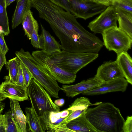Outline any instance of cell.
<instances>
[{"label": "cell", "mask_w": 132, "mask_h": 132, "mask_svg": "<svg viewBox=\"0 0 132 132\" xmlns=\"http://www.w3.org/2000/svg\"><path fill=\"white\" fill-rule=\"evenodd\" d=\"M76 18L56 5L49 9L43 18L59 39L62 50L98 53L104 46L103 42L85 29Z\"/></svg>", "instance_id": "obj_1"}, {"label": "cell", "mask_w": 132, "mask_h": 132, "mask_svg": "<svg viewBox=\"0 0 132 132\" xmlns=\"http://www.w3.org/2000/svg\"><path fill=\"white\" fill-rule=\"evenodd\" d=\"M85 115L97 132H123L125 120L120 110L109 102H101L88 108Z\"/></svg>", "instance_id": "obj_2"}, {"label": "cell", "mask_w": 132, "mask_h": 132, "mask_svg": "<svg viewBox=\"0 0 132 132\" xmlns=\"http://www.w3.org/2000/svg\"><path fill=\"white\" fill-rule=\"evenodd\" d=\"M15 54L30 71L32 78L40 84L51 96L59 98V93L61 87L49 71L29 52L25 51L23 48L16 52Z\"/></svg>", "instance_id": "obj_3"}, {"label": "cell", "mask_w": 132, "mask_h": 132, "mask_svg": "<svg viewBox=\"0 0 132 132\" xmlns=\"http://www.w3.org/2000/svg\"><path fill=\"white\" fill-rule=\"evenodd\" d=\"M98 56V53L72 52L62 50L50 56L60 68L76 74L82 68L96 59Z\"/></svg>", "instance_id": "obj_4"}, {"label": "cell", "mask_w": 132, "mask_h": 132, "mask_svg": "<svg viewBox=\"0 0 132 132\" xmlns=\"http://www.w3.org/2000/svg\"><path fill=\"white\" fill-rule=\"evenodd\" d=\"M27 94L36 112L39 116L50 115L51 112L59 111L60 108L53 101L44 87L32 78L27 88Z\"/></svg>", "instance_id": "obj_5"}, {"label": "cell", "mask_w": 132, "mask_h": 132, "mask_svg": "<svg viewBox=\"0 0 132 132\" xmlns=\"http://www.w3.org/2000/svg\"><path fill=\"white\" fill-rule=\"evenodd\" d=\"M102 34L104 45L117 55L123 52H127L131 48L132 38L117 26L105 30Z\"/></svg>", "instance_id": "obj_6"}, {"label": "cell", "mask_w": 132, "mask_h": 132, "mask_svg": "<svg viewBox=\"0 0 132 132\" xmlns=\"http://www.w3.org/2000/svg\"><path fill=\"white\" fill-rule=\"evenodd\" d=\"M31 55L38 62L47 69L59 82L69 84L75 81L76 74L60 68L54 62L50 55L42 50L33 51Z\"/></svg>", "instance_id": "obj_7"}, {"label": "cell", "mask_w": 132, "mask_h": 132, "mask_svg": "<svg viewBox=\"0 0 132 132\" xmlns=\"http://www.w3.org/2000/svg\"><path fill=\"white\" fill-rule=\"evenodd\" d=\"M70 12L76 18L86 20L100 14L106 6L96 2L87 0H68Z\"/></svg>", "instance_id": "obj_8"}, {"label": "cell", "mask_w": 132, "mask_h": 132, "mask_svg": "<svg viewBox=\"0 0 132 132\" xmlns=\"http://www.w3.org/2000/svg\"><path fill=\"white\" fill-rule=\"evenodd\" d=\"M118 13L116 8L110 5L97 17L90 22L88 27L95 34H102L105 30L117 26Z\"/></svg>", "instance_id": "obj_9"}, {"label": "cell", "mask_w": 132, "mask_h": 132, "mask_svg": "<svg viewBox=\"0 0 132 132\" xmlns=\"http://www.w3.org/2000/svg\"><path fill=\"white\" fill-rule=\"evenodd\" d=\"M27 88L11 82L6 76L5 81L0 85V102L7 98L18 101L28 100Z\"/></svg>", "instance_id": "obj_10"}, {"label": "cell", "mask_w": 132, "mask_h": 132, "mask_svg": "<svg viewBox=\"0 0 132 132\" xmlns=\"http://www.w3.org/2000/svg\"><path fill=\"white\" fill-rule=\"evenodd\" d=\"M123 77V73L116 61L104 62L98 68L95 76L102 84Z\"/></svg>", "instance_id": "obj_11"}, {"label": "cell", "mask_w": 132, "mask_h": 132, "mask_svg": "<svg viewBox=\"0 0 132 132\" xmlns=\"http://www.w3.org/2000/svg\"><path fill=\"white\" fill-rule=\"evenodd\" d=\"M31 107H26L25 110L27 123L29 130L32 132H45L50 123V115L39 116L33 104L31 103Z\"/></svg>", "instance_id": "obj_12"}, {"label": "cell", "mask_w": 132, "mask_h": 132, "mask_svg": "<svg viewBox=\"0 0 132 132\" xmlns=\"http://www.w3.org/2000/svg\"><path fill=\"white\" fill-rule=\"evenodd\" d=\"M102 83L95 77L84 80L75 84L63 85L61 87L68 97H73L85 92L101 86Z\"/></svg>", "instance_id": "obj_13"}, {"label": "cell", "mask_w": 132, "mask_h": 132, "mask_svg": "<svg viewBox=\"0 0 132 132\" xmlns=\"http://www.w3.org/2000/svg\"><path fill=\"white\" fill-rule=\"evenodd\" d=\"M128 83L123 77L105 83L97 88L82 93L84 95H94L103 94L109 92L121 91L126 90Z\"/></svg>", "instance_id": "obj_14"}, {"label": "cell", "mask_w": 132, "mask_h": 132, "mask_svg": "<svg viewBox=\"0 0 132 132\" xmlns=\"http://www.w3.org/2000/svg\"><path fill=\"white\" fill-rule=\"evenodd\" d=\"M85 112L67 124V127L73 132H97L85 117Z\"/></svg>", "instance_id": "obj_15"}, {"label": "cell", "mask_w": 132, "mask_h": 132, "mask_svg": "<svg viewBox=\"0 0 132 132\" xmlns=\"http://www.w3.org/2000/svg\"><path fill=\"white\" fill-rule=\"evenodd\" d=\"M123 77L132 85V59L127 52H123L117 55L116 60Z\"/></svg>", "instance_id": "obj_16"}, {"label": "cell", "mask_w": 132, "mask_h": 132, "mask_svg": "<svg viewBox=\"0 0 132 132\" xmlns=\"http://www.w3.org/2000/svg\"><path fill=\"white\" fill-rule=\"evenodd\" d=\"M16 1L12 20V26L13 29L22 23L26 14L31 7L30 0H16Z\"/></svg>", "instance_id": "obj_17"}, {"label": "cell", "mask_w": 132, "mask_h": 132, "mask_svg": "<svg viewBox=\"0 0 132 132\" xmlns=\"http://www.w3.org/2000/svg\"><path fill=\"white\" fill-rule=\"evenodd\" d=\"M42 35L43 40L42 50L50 56L60 51L61 45L41 23Z\"/></svg>", "instance_id": "obj_18"}, {"label": "cell", "mask_w": 132, "mask_h": 132, "mask_svg": "<svg viewBox=\"0 0 132 132\" xmlns=\"http://www.w3.org/2000/svg\"><path fill=\"white\" fill-rule=\"evenodd\" d=\"M12 116L21 132H26L27 123L25 115L23 113L17 100L9 98Z\"/></svg>", "instance_id": "obj_19"}, {"label": "cell", "mask_w": 132, "mask_h": 132, "mask_svg": "<svg viewBox=\"0 0 132 132\" xmlns=\"http://www.w3.org/2000/svg\"><path fill=\"white\" fill-rule=\"evenodd\" d=\"M116 9L118 28L132 38V13L119 9Z\"/></svg>", "instance_id": "obj_20"}, {"label": "cell", "mask_w": 132, "mask_h": 132, "mask_svg": "<svg viewBox=\"0 0 132 132\" xmlns=\"http://www.w3.org/2000/svg\"><path fill=\"white\" fill-rule=\"evenodd\" d=\"M5 0H0V31L5 36L10 33L9 19Z\"/></svg>", "instance_id": "obj_21"}, {"label": "cell", "mask_w": 132, "mask_h": 132, "mask_svg": "<svg viewBox=\"0 0 132 132\" xmlns=\"http://www.w3.org/2000/svg\"><path fill=\"white\" fill-rule=\"evenodd\" d=\"M37 21L31 10H28L24 16L22 23L25 35L29 39L32 33L34 24Z\"/></svg>", "instance_id": "obj_22"}, {"label": "cell", "mask_w": 132, "mask_h": 132, "mask_svg": "<svg viewBox=\"0 0 132 132\" xmlns=\"http://www.w3.org/2000/svg\"><path fill=\"white\" fill-rule=\"evenodd\" d=\"M19 59L16 56L9 60L5 64L9 71V76H7L9 80L11 82L16 84L18 71Z\"/></svg>", "instance_id": "obj_23"}, {"label": "cell", "mask_w": 132, "mask_h": 132, "mask_svg": "<svg viewBox=\"0 0 132 132\" xmlns=\"http://www.w3.org/2000/svg\"><path fill=\"white\" fill-rule=\"evenodd\" d=\"M92 105L88 98L81 97L76 98L67 109L69 111V113L76 110L86 111L89 106Z\"/></svg>", "instance_id": "obj_24"}, {"label": "cell", "mask_w": 132, "mask_h": 132, "mask_svg": "<svg viewBox=\"0 0 132 132\" xmlns=\"http://www.w3.org/2000/svg\"><path fill=\"white\" fill-rule=\"evenodd\" d=\"M39 25L37 21L35 23L32 31L30 39L32 46L36 48L42 49L43 48V40L41 35L38 34Z\"/></svg>", "instance_id": "obj_25"}, {"label": "cell", "mask_w": 132, "mask_h": 132, "mask_svg": "<svg viewBox=\"0 0 132 132\" xmlns=\"http://www.w3.org/2000/svg\"><path fill=\"white\" fill-rule=\"evenodd\" d=\"M5 115V132H21L12 116L11 111L6 112Z\"/></svg>", "instance_id": "obj_26"}, {"label": "cell", "mask_w": 132, "mask_h": 132, "mask_svg": "<svg viewBox=\"0 0 132 132\" xmlns=\"http://www.w3.org/2000/svg\"><path fill=\"white\" fill-rule=\"evenodd\" d=\"M111 5L132 13V0H111Z\"/></svg>", "instance_id": "obj_27"}, {"label": "cell", "mask_w": 132, "mask_h": 132, "mask_svg": "<svg viewBox=\"0 0 132 132\" xmlns=\"http://www.w3.org/2000/svg\"><path fill=\"white\" fill-rule=\"evenodd\" d=\"M47 132H73L68 128L66 123L53 124L50 123L48 126Z\"/></svg>", "instance_id": "obj_28"}, {"label": "cell", "mask_w": 132, "mask_h": 132, "mask_svg": "<svg viewBox=\"0 0 132 132\" xmlns=\"http://www.w3.org/2000/svg\"><path fill=\"white\" fill-rule=\"evenodd\" d=\"M20 62L24 77L25 86L27 88L31 80L33 78L32 76L27 68L20 61Z\"/></svg>", "instance_id": "obj_29"}, {"label": "cell", "mask_w": 132, "mask_h": 132, "mask_svg": "<svg viewBox=\"0 0 132 132\" xmlns=\"http://www.w3.org/2000/svg\"><path fill=\"white\" fill-rule=\"evenodd\" d=\"M16 84L25 87L24 77L19 60Z\"/></svg>", "instance_id": "obj_30"}, {"label": "cell", "mask_w": 132, "mask_h": 132, "mask_svg": "<svg viewBox=\"0 0 132 132\" xmlns=\"http://www.w3.org/2000/svg\"><path fill=\"white\" fill-rule=\"evenodd\" d=\"M53 3L62 7L65 10L70 12L68 0H48Z\"/></svg>", "instance_id": "obj_31"}, {"label": "cell", "mask_w": 132, "mask_h": 132, "mask_svg": "<svg viewBox=\"0 0 132 132\" xmlns=\"http://www.w3.org/2000/svg\"><path fill=\"white\" fill-rule=\"evenodd\" d=\"M123 132H132V116H127L123 124Z\"/></svg>", "instance_id": "obj_32"}, {"label": "cell", "mask_w": 132, "mask_h": 132, "mask_svg": "<svg viewBox=\"0 0 132 132\" xmlns=\"http://www.w3.org/2000/svg\"><path fill=\"white\" fill-rule=\"evenodd\" d=\"M4 36L2 32L0 31V51L5 55L9 49L5 42Z\"/></svg>", "instance_id": "obj_33"}, {"label": "cell", "mask_w": 132, "mask_h": 132, "mask_svg": "<svg viewBox=\"0 0 132 132\" xmlns=\"http://www.w3.org/2000/svg\"><path fill=\"white\" fill-rule=\"evenodd\" d=\"M61 118L60 111L51 112L50 116V123L54 124Z\"/></svg>", "instance_id": "obj_34"}, {"label": "cell", "mask_w": 132, "mask_h": 132, "mask_svg": "<svg viewBox=\"0 0 132 132\" xmlns=\"http://www.w3.org/2000/svg\"><path fill=\"white\" fill-rule=\"evenodd\" d=\"M5 114H0V132H5Z\"/></svg>", "instance_id": "obj_35"}, {"label": "cell", "mask_w": 132, "mask_h": 132, "mask_svg": "<svg viewBox=\"0 0 132 132\" xmlns=\"http://www.w3.org/2000/svg\"><path fill=\"white\" fill-rule=\"evenodd\" d=\"M6 62L5 55L0 51V72L3 65Z\"/></svg>", "instance_id": "obj_36"}, {"label": "cell", "mask_w": 132, "mask_h": 132, "mask_svg": "<svg viewBox=\"0 0 132 132\" xmlns=\"http://www.w3.org/2000/svg\"><path fill=\"white\" fill-rule=\"evenodd\" d=\"M96 1L100 4L104 5L106 6L111 5V0H96Z\"/></svg>", "instance_id": "obj_37"}, {"label": "cell", "mask_w": 132, "mask_h": 132, "mask_svg": "<svg viewBox=\"0 0 132 132\" xmlns=\"http://www.w3.org/2000/svg\"><path fill=\"white\" fill-rule=\"evenodd\" d=\"M65 100L63 98H60L55 100L54 102V104L58 106H61L64 104Z\"/></svg>", "instance_id": "obj_38"}, {"label": "cell", "mask_w": 132, "mask_h": 132, "mask_svg": "<svg viewBox=\"0 0 132 132\" xmlns=\"http://www.w3.org/2000/svg\"><path fill=\"white\" fill-rule=\"evenodd\" d=\"M61 118H65L67 117L69 114V111L67 109L60 111Z\"/></svg>", "instance_id": "obj_39"}, {"label": "cell", "mask_w": 132, "mask_h": 132, "mask_svg": "<svg viewBox=\"0 0 132 132\" xmlns=\"http://www.w3.org/2000/svg\"><path fill=\"white\" fill-rule=\"evenodd\" d=\"M5 107V104L0 102V114H1Z\"/></svg>", "instance_id": "obj_40"}, {"label": "cell", "mask_w": 132, "mask_h": 132, "mask_svg": "<svg viewBox=\"0 0 132 132\" xmlns=\"http://www.w3.org/2000/svg\"><path fill=\"white\" fill-rule=\"evenodd\" d=\"M16 0H5L7 6L9 5L12 3Z\"/></svg>", "instance_id": "obj_41"}, {"label": "cell", "mask_w": 132, "mask_h": 132, "mask_svg": "<svg viewBox=\"0 0 132 132\" xmlns=\"http://www.w3.org/2000/svg\"><path fill=\"white\" fill-rule=\"evenodd\" d=\"M87 0L89 1H94V2H97L96 1V0Z\"/></svg>", "instance_id": "obj_42"}]
</instances>
